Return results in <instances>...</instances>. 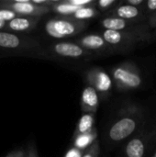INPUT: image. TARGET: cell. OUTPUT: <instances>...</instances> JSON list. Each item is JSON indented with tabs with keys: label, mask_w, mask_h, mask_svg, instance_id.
Masks as SVG:
<instances>
[{
	"label": "cell",
	"mask_w": 156,
	"mask_h": 157,
	"mask_svg": "<svg viewBox=\"0 0 156 157\" xmlns=\"http://www.w3.org/2000/svg\"><path fill=\"white\" fill-rule=\"evenodd\" d=\"M101 35L115 51L124 50L141 42H147L154 38L147 23L137 24L120 31L104 29Z\"/></svg>",
	"instance_id": "1"
},
{
	"label": "cell",
	"mask_w": 156,
	"mask_h": 157,
	"mask_svg": "<svg viewBox=\"0 0 156 157\" xmlns=\"http://www.w3.org/2000/svg\"><path fill=\"white\" fill-rule=\"evenodd\" d=\"M88 26V22L79 21L71 17H55L49 19L45 24L46 33L53 39H67L72 38L83 30Z\"/></svg>",
	"instance_id": "2"
},
{
	"label": "cell",
	"mask_w": 156,
	"mask_h": 157,
	"mask_svg": "<svg viewBox=\"0 0 156 157\" xmlns=\"http://www.w3.org/2000/svg\"><path fill=\"white\" fill-rule=\"evenodd\" d=\"M111 78L119 90H134L143 84V77L137 65L131 62H125L113 67Z\"/></svg>",
	"instance_id": "3"
},
{
	"label": "cell",
	"mask_w": 156,
	"mask_h": 157,
	"mask_svg": "<svg viewBox=\"0 0 156 157\" xmlns=\"http://www.w3.org/2000/svg\"><path fill=\"white\" fill-rule=\"evenodd\" d=\"M137 109L128 112L117 120L108 131V137L112 142H120L131 135L139 125V116Z\"/></svg>",
	"instance_id": "4"
},
{
	"label": "cell",
	"mask_w": 156,
	"mask_h": 157,
	"mask_svg": "<svg viewBox=\"0 0 156 157\" xmlns=\"http://www.w3.org/2000/svg\"><path fill=\"white\" fill-rule=\"evenodd\" d=\"M0 48L7 50L34 51L39 53H44L38 40L13 32L2 30L0 31Z\"/></svg>",
	"instance_id": "5"
},
{
	"label": "cell",
	"mask_w": 156,
	"mask_h": 157,
	"mask_svg": "<svg viewBox=\"0 0 156 157\" xmlns=\"http://www.w3.org/2000/svg\"><path fill=\"white\" fill-rule=\"evenodd\" d=\"M0 6L14 11L20 17H40L50 12V6H40L33 4L32 0H6L0 3Z\"/></svg>",
	"instance_id": "6"
},
{
	"label": "cell",
	"mask_w": 156,
	"mask_h": 157,
	"mask_svg": "<svg viewBox=\"0 0 156 157\" xmlns=\"http://www.w3.org/2000/svg\"><path fill=\"white\" fill-rule=\"evenodd\" d=\"M86 79L88 85L93 86L99 97L107 98L113 86V80L111 76L100 67H93L86 72Z\"/></svg>",
	"instance_id": "7"
},
{
	"label": "cell",
	"mask_w": 156,
	"mask_h": 157,
	"mask_svg": "<svg viewBox=\"0 0 156 157\" xmlns=\"http://www.w3.org/2000/svg\"><path fill=\"white\" fill-rule=\"evenodd\" d=\"M49 50L51 54L65 59H81L92 55L91 52L84 49L74 41L55 42L50 46Z\"/></svg>",
	"instance_id": "8"
},
{
	"label": "cell",
	"mask_w": 156,
	"mask_h": 157,
	"mask_svg": "<svg viewBox=\"0 0 156 157\" xmlns=\"http://www.w3.org/2000/svg\"><path fill=\"white\" fill-rule=\"evenodd\" d=\"M105 17H119L130 21H136L140 23H144L147 21V16L144 13L143 7H136L123 4L121 1L113 9L109 10L105 14Z\"/></svg>",
	"instance_id": "9"
},
{
	"label": "cell",
	"mask_w": 156,
	"mask_h": 157,
	"mask_svg": "<svg viewBox=\"0 0 156 157\" xmlns=\"http://www.w3.org/2000/svg\"><path fill=\"white\" fill-rule=\"evenodd\" d=\"M74 42L79 44L84 49L93 52H112L115 50L107 42L104 37L98 33H90L86 35H83L80 38H77Z\"/></svg>",
	"instance_id": "10"
},
{
	"label": "cell",
	"mask_w": 156,
	"mask_h": 157,
	"mask_svg": "<svg viewBox=\"0 0 156 157\" xmlns=\"http://www.w3.org/2000/svg\"><path fill=\"white\" fill-rule=\"evenodd\" d=\"M99 98L100 97L98 93L93 86L90 85L86 86L83 89L80 98L81 110L84 113L95 114L97 111L99 106Z\"/></svg>",
	"instance_id": "11"
},
{
	"label": "cell",
	"mask_w": 156,
	"mask_h": 157,
	"mask_svg": "<svg viewBox=\"0 0 156 157\" xmlns=\"http://www.w3.org/2000/svg\"><path fill=\"white\" fill-rule=\"evenodd\" d=\"M40 19V17L17 16L11 21L7 22L6 29L15 32H29L36 28Z\"/></svg>",
	"instance_id": "12"
},
{
	"label": "cell",
	"mask_w": 156,
	"mask_h": 157,
	"mask_svg": "<svg viewBox=\"0 0 156 157\" xmlns=\"http://www.w3.org/2000/svg\"><path fill=\"white\" fill-rule=\"evenodd\" d=\"M137 24H142V23L136 21H130L119 17H104L103 18L100 19V25L106 30L120 31L128 28H131L132 26H135Z\"/></svg>",
	"instance_id": "13"
},
{
	"label": "cell",
	"mask_w": 156,
	"mask_h": 157,
	"mask_svg": "<svg viewBox=\"0 0 156 157\" xmlns=\"http://www.w3.org/2000/svg\"><path fill=\"white\" fill-rule=\"evenodd\" d=\"M146 151V141L141 136L132 138L125 147L126 157H144Z\"/></svg>",
	"instance_id": "14"
},
{
	"label": "cell",
	"mask_w": 156,
	"mask_h": 157,
	"mask_svg": "<svg viewBox=\"0 0 156 157\" xmlns=\"http://www.w3.org/2000/svg\"><path fill=\"white\" fill-rule=\"evenodd\" d=\"M94 122H95V114L91 113H84L76 126V129L74 132V137L75 138L79 135L86 134L91 132L95 127H94Z\"/></svg>",
	"instance_id": "15"
},
{
	"label": "cell",
	"mask_w": 156,
	"mask_h": 157,
	"mask_svg": "<svg viewBox=\"0 0 156 157\" xmlns=\"http://www.w3.org/2000/svg\"><path fill=\"white\" fill-rule=\"evenodd\" d=\"M73 139H74V145H73L74 147L82 151H86L97 140V129L95 128L91 132L79 135Z\"/></svg>",
	"instance_id": "16"
},
{
	"label": "cell",
	"mask_w": 156,
	"mask_h": 157,
	"mask_svg": "<svg viewBox=\"0 0 156 157\" xmlns=\"http://www.w3.org/2000/svg\"><path fill=\"white\" fill-rule=\"evenodd\" d=\"M77 9H79V7L71 5L68 0H56L51 6V11L61 17H70Z\"/></svg>",
	"instance_id": "17"
},
{
	"label": "cell",
	"mask_w": 156,
	"mask_h": 157,
	"mask_svg": "<svg viewBox=\"0 0 156 157\" xmlns=\"http://www.w3.org/2000/svg\"><path fill=\"white\" fill-rule=\"evenodd\" d=\"M100 15H101V13L95 7V6H93L81 7V8L77 9L70 17L76 20H79V21L88 22V20L95 18L97 17H99Z\"/></svg>",
	"instance_id": "18"
},
{
	"label": "cell",
	"mask_w": 156,
	"mask_h": 157,
	"mask_svg": "<svg viewBox=\"0 0 156 157\" xmlns=\"http://www.w3.org/2000/svg\"><path fill=\"white\" fill-rule=\"evenodd\" d=\"M120 4L118 0H98L95 3V7L100 12H108L109 10L113 9L116 6Z\"/></svg>",
	"instance_id": "19"
},
{
	"label": "cell",
	"mask_w": 156,
	"mask_h": 157,
	"mask_svg": "<svg viewBox=\"0 0 156 157\" xmlns=\"http://www.w3.org/2000/svg\"><path fill=\"white\" fill-rule=\"evenodd\" d=\"M99 153H100L99 141L97 140L88 149L85 151L83 157H98Z\"/></svg>",
	"instance_id": "20"
},
{
	"label": "cell",
	"mask_w": 156,
	"mask_h": 157,
	"mask_svg": "<svg viewBox=\"0 0 156 157\" xmlns=\"http://www.w3.org/2000/svg\"><path fill=\"white\" fill-rule=\"evenodd\" d=\"M17 17V15L14 11L0 6V19L1 20H3L5 22H9Z\"/></svg>",
	"instance_id": "21"
},
{
	"label": "cell",
	"mask_w": 156,
	"mask_h": 157,
	"mask_svg": "<svg viewBox=\"0 0 156 157\" xmlns=\"http://www.w3.org/2000/svg\"><path fill=\"white\" fill-rule=\"evenodd\" d=\"M142 7L148 18L150 15H152L156 11V0H146L145 4Z\"/></svg>",
	"instance_id": "22"
},
{
	"label": "cell",
	"mask_w": 156,
	"mask_h": 157,
	"mask_svg": "<svg viewBox=\"0 0 156 157\" xmlns=\"http://www.w3.org/2000/svg\"><path fill=\"white\" fill-rule=\"evenodd\" d=\"M84 153H85V151L79 150L73 146L66 152V154L64 155L63 157H83Z\"/></svg>",
	"instance_id": "23"
},
{
	"label": "cell",
	"mask_w": 156,
	"mask_h": 157,
	"mask_svg": "<svg viewBox=\"0 0 156 157\" xmlns=\"http://www.w3.org/2000/svg\"><path fill=\"white\" fill-rule=\"evenodd\" d=\"M26 157H39L38 151H37V148H36L34 143H31L29 145L28 150L26 152Z\"/></svg>",
	"instance_id": "24"
},
{
	"label": "cell",
	"mask_w": 156,
	"mask_h": 157,
	"mask_svg": "<svg viewBox=\"0 0 156 157\" xmlns=\"http://www.w3.org/2000/svg\"><path fill=\"white\" fill-rule=\"evenodd\" d=\"M123 4H126V5H129V6H136V7H142L146 0H124V1H121Z\"/></svg>",
	"instance_id": "25"
},
{
	"label": "cell",
	"mask_w": 156,
	"mask_h": 157,
	"mask_svg": "<svg viewBox=\"0 0 156 157\" xmlns=\"http://www.w3.org/2000/svg\"><path fill=\"white\" fill-rule=\"evenodd\" d=\"M6 157H26V152L23 149H17L8 153Z\"/></svg>",
	"instance_id": "26"
},
{
	"label": "cell",
	"mask_w": 156,
	"mask_h": 157,
	"mask_svg": "<svg viewBox=\"0 0 156 157\" xmlns=\"http://www.w3.org/2000/svg\"><path fill=\"white\" fill-rule=\"evenodd\" d=\"M147 24L151 29H156V11L150 15L147 18Z\"/></svg>",
	"instance_id": "27"
},
{
	"label": "cell",
	"mask_w": 156,
	"mask_h": 157,
	"mask_svg": "<svg viewBox=\"0 0 156 157\" xmlns=\"http://www.w3.org/2000/svg\"><path fill=\"white\" fill-rule=\"evenodd\" d=\"M6 25H7V22H5V21H3V20L0 19V31H1V29H6Z\"/></svg>",
	"instance_id": "28"
},
{
	"label": "cell",
	"mask_w": 156,
	"mask_h": 157,
	"mask_svg": "<svg viewBox=\"0 0 156 157\" xmlns=\"http://www.w3.org/2000/svg\"><path fill=\"white\" fill-rule=\"evenodd\" d=\"M154 157H156V154H155V155H154Z\"/></svg>",
	"instance_id": "29"
}]
</instances>
